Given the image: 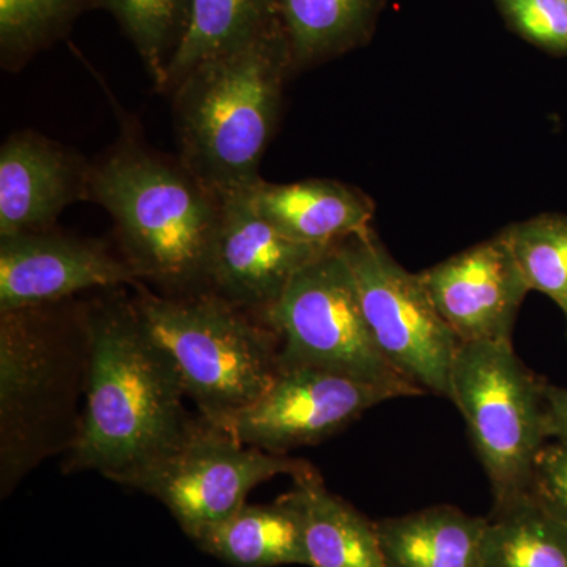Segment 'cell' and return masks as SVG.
Masks as SVG:
<instances>
[{
  "label": "cell",
  "instance_id": "cell-1",
  "mask_svg": "<svg viewBox=\"0 0 567 567\" xmlns=\"http://www.w3.org/2000/svg\"><path fill=\"white\" fill-rule=\"evenodd\" d=\"M81 315L89 350L85 406L66 466L134 487L192 429L185 386L136 300L110 295Z\"/></svg>",
  "mask_w": 567,
  "mask_h": 567
},
{
  "label": "cell",
  "instance_id": "cell-2",
  "mask_svg": "<svg viewBox=\"0 0 567 567\" xmlns=\"http://www.w3.org/2000/svg\"><path fill=\"white\" fill-rule=\"evenodd\" d=\"M91 200L110 213L141 278L175 292L207 286L223 196L181 158L152 148L136 125L122 122L118 140L93 163Z\"/></svg>",
  "mask_w": 567,
  "mask_h": 567
},
{
  "label": "cell",
  "instance_id": "cell-3",
  "mask_svg": "<svg viewBox=\"0 0 567 567\" xmlns=\"http://www.w3.org/2000/svg\"><path fill=\"white\" fill-rule=\"evenodd\" d=\"M292 73L282 22L213 55L174 89L178 158L219 196L248 192L281 115Z\"/></svg>",
  "mask_w": 567,
  "mask_h": 567
},
{
  "label": "cell",
  "instance_id": "cell-4",
  "mask_svg": "<svg viewBox=\"0 0 567 567\" xmlns=\"http://www.w3.org/2000/svg\"><path fill=\"white\" fill-rule=\"evenodd\" d=\"M136 305L208 423L224 427L274 382L278 336L219 295L166 298L141 290Z\"/></svg>",
  "mask_w": 567,
  "mask_h": 567
},
{
  "label": "cell",
  "instance_id": "cell-5",
  "mask_svg": "<svg viewBox=\"0 0 567 567\" xmlns=\"http://www.w3.org/2000/svg\"><path fill=\"white\" fill-rule=\"evenodd\" d=\"M52 306L0 312V491L9 495L69 434L74 349Z\"/></svg>",
  "mask_w": 567,
  "mask_h": 567
},
{
  "label": "cell",
  "instance_id": "cell-6",
  "mask_svg": "<svg viewBox=\"0 0 567 567\" xmlns=\"http://www.w3.org/2000/svg\"><path fill=\"white\" fill-rule=\"evenodd\" d=\"M544 385L522 363L513 342L458 347L447 399L464 416L494 509L529 494L537 456L548 442Z\"/></svg>",
  "mask_w": 567,
  "mask_h": 567
},
{
  "label": "cell",
  "instance_id": "cell-7",
  "mask_svg": "<svg viewBox=\"0 0 567 567\" xmlns=\"http://www.w3.org/2000/svg\"><path fill=\"white\" fill-rule=\"evenodd\" d=\"M260 316L281 344L279 368L312 365L393 386L406 398L424 394L380 353L365 322L352 270L338 246L306 265L279 300Z\"/></svg>",
  "mask_w": 567,
  "mask_h": 567
},
{
  "label": "cell",
  "instance_id": "cell-8",
  "mask_svg": "<svg viewBox=\"0 0 567 567\" xmlns=\"http://www.w3.org/2000/svg\"><path fill=\"white\" fill-rule=\"evenodd\" d=\"M352 270L369 331L380 353L406 382L450 398V379L461 341L436 311L420 275L388 252L374 230L338 245Z\"/></svg>",
  "mask_w": 567,
  "mask_h": 567
},
{
  "label": "cell",
  "instance_id": "cell-9",
  "mask_svg": "<svg viewBox=\"0 0 567 567\" xmlns=\"http://www.w3.org/2000/svg\"><path fill=\"white\" fill-rule=\"evenodd\" d=\"M300 458L246 446L218 425L194 421L173 453L142 475L134 487L155 496L183 532L196 539L246 505L254 487L275 476H303Z\"/></svg>",
  "mask_w": 567,
  "mask_h": 567
},
{
  "label": "cell",
  "instance_id": "cell-10",
  "mask_svg": "<svg viewBox=\"0 0 567 567\" xmlns=\"http://www.w3.org/2000/svg\"><path fill=\"white\" fill-rule=\"evenodd\" d=\"M398 398L406 395L330 369L279 368L268 390L221 429L246 446L282 454L323 442L372 406Z\"/></svg>",
  "mask_w": 567,
  "mask_h": 567
},
{
  "label": "cell",
  "instance_id": "cell-11",
  "mask_svg": "<svg viewBox=\"0 0 567 567\" xmlns=\"http://www.w3.org/2000/svg\"><path fill=\"white\" fill-rule=\"evenodd\" d=\"M417 275L461 344L513 342L532 290L503 233Z\"/></svg>",
  "mask_w": 567,
  "mask_h": 567
},
{
  "label": "cell",
  "instance_id": "cell-12",
  "mask_svg": "<svg viewBox=\"0 0 567 567\" xmlns=\"http://www.w3.org/2000/svg\"><path fill=\"white\" fill-rule=\"evenodd\" d=\"M333 248L286 237L256 212L248 193L226 194L207 287L238 308L262 315L306 265Z\"/></svg>",
  "mask_w": 567,
  "mask_h": 567
},
{
  "label": "cell",
  "instance_id": "cell-13",
  "mask_svg": "<svg viewBox=\"0 0 567 567\" xmlns=\"http://www.w3.org/2000/svg\"><path fill=\"white\" fill-rule=\"evenodd\" d=\"M141 279L128 260L99 241L52 229L0 237V312L61 303L91 289H115Z\"/></svg>",
  "mask_w": 567,
  "mask_h": 567
},
{
  "label": "cell",
  "instance_id": "cell-14",
  "mask_svg": "<svg viewBox=\"0 0 567 567\" xmlns=\"http://www.w3.org/2000/svg\"><path fill=\"white\" fill-rule=\"evenodd\" d=\"M93 163L69 145L22 130L0 147V237L48 233L70 205L91 200Z\"/></svg>",
  "mask_w": 567,
  "mask_h": 567
},
{
  "label": "cell",
  "instance_id": "cell-15",
  "mask_svg": "<svg viewBox=\"0 0 567 567\" xmlns=\"http://www.w3.org/2000/svg\"><path fill=\"white\" fill-rule=\"evenodd\" d=\"M246 193L265 221L300 244L338 246L371 229L375 215L374 200L368 194L328 178L259 181Z\"/></svg>",
  "mask_w": 567,
  "mask_h": 567
},
{
  "label": "cell",
  "instance_id": "cell-16",
  "mask_svg": "<svg viewBox=\"0 0 567 567\" xmlns=\"http://www.w3.org/2000/svg\"><path fill=\"white\" fill-rule=\"evenodd\" d=\"M193 540L234 567L309 566L303 516L292 491L271 505H245Z\"/></svg>",
  "mask_w": 567,
  "mask_h": 567
},
{
  "label": "cell",
  "instance_id": "cell-17",
  "mask_svg": "<svg viewBox=\"0 0 567 567\" xmlns=\"http://www.w3.org/2000/svg\"><path fill=\"white\" fill-rule=\"evenodd\" d=\"M488 518L458 507H425L375 522L388 567H484Z\"/></svg>",
  "mask_w": 567,
  "mask_h": 567
},
{
  "label": "cell",
  "instance_id": "cell-18",
  "mask_svg": "<svg viewBox=\"0 0 567 567\" xmlns=\"http://www.w3.org/2000/svg\"><path fill=\"white\" fill-rule=\"evenodd\" d=\"M309 567H388L375 522L324 487L316 470L295 477Z\"/></svg>",
  "mask_w": 567,
  "mask_h": 567
},
{
  "label": "cell",
  "instance_id": "cell-19",
  "mask_svg": "<svg viewBox=\"0 0 567 567\" xmlns=\"http://www.w3.org/2000/svg\"><path fill=\"white\" fill-rule=\"evenodd\" d=\"M289 40L292 73L363 47L385 0H276Z\"/></svg>",
  "mask_w": 567,
  "mask_h": 567
},
{
  "label": "cell",
  "instance_id": "cell-20",
  "mask_svg": "<svg viewBox=\"0 0 567 567\" xmlns=\"http://www.w3.org/2000/svg\"><path fill=\"white\" fill-rule=\"evenodd\" d=\"M279 21L276 0H189L188 24L167 69L163 93L171 95L199 63L254 39Z\"/></svg>",
  "mask_w": 567,
  "mask_h": 567
},
{
  "label": "cell",
  "instance_id": "cell-21",
  "mask_svg": "<svg viewBox=\"0 0 567 567\" xmlns=\"http://www.w3.org/2000/svg\"><path fill=\"white\" fill-rule=\"evenodd\" d=\"M487 518L484 567H567V525L532 496Z\"/></svg>",
  "mask_w": 567,
  "mask_h": 567
},
{
  "label": "cell",
  "instance_id": "cell-22",
  "mask_svg": "<svg viewBox=\"0 0 567 567\" xmlns=\"http://www.w3.org/2000/svg\"><path fill=\"white\" fill-rule=\"evenodd\" d=\"M93 10H103V0H0V65L20 73Z\"/></svg>",
  "mask_w": 567,
  "mask_h": 567
},
{
  "label": "cell",
  "instance_id": "cell-23",
  "mask_svg": "<svg viewBox=\"0 0 567 567\" xmlns=\"http://www.w3.org/2000/svg\"><path fill=\"white\" fill-rule=\"evenodd\" d=\"M140 54L156 91L163 93L167 69L185 35L189 0H103Z\"/></svg>",
  "mask_w": 567,
  "mask_h": 567
},
{
  "label": "cell",
  "instance_id": "cell-24",
  "mask_svg": "<svg viewBox=\"0 0 567 567\" xmlns=\"http://www.w3.org/2000/svg\"><path fill=\"white\" fill-rule=\"evenodd\" d=\"M529 290L550 298L567 327V215L543 213L502 230Z\"/></svg>",
  "mask_w": 567,
  "mask_h": 567
},
{
  "label": "cell",
  "instance_id": "cell-25",
  "mask_svg": "<svg viewBox=\"0 0 567 567\" xmlns=\"http://www.w3.org/2000/svg\"><path fill=\"white\" fill-rule=\"evenodd\" d=\"M507 24L528 43L567 55V0H494Z\"/></svg>",
  "mask_w": 567,
  "mask_h": 567
},
{
  "label": "cell",
  "instance_id": "cell-26",
  "mask_svg": "<svg viewBox=\"0 0 567 567\" xmlns=\"http://www.w3.org/2000/svg\"><path fill=\"white\" fill-rule=\"evenodd\" d=\"M528 495L567 525V440H548L540 450Z\"/></svg>",
  "mask_w": 567,
  "mask_h": 567
},
{
  "label": "cell",
  "instance_id": "cell-27",
  "mask_svg": "<svg viewBox=\"0 0 567 567\" xmlns=\"http://www.w3.org/2000/svg\"><path fill=\"white\" fill-rule=\"evenodd\" d=\"M548 440H567V388L544 385Z\"/></svg>",
  "mask_w": 567,
  "mask_h": 567
}]
</instances>
